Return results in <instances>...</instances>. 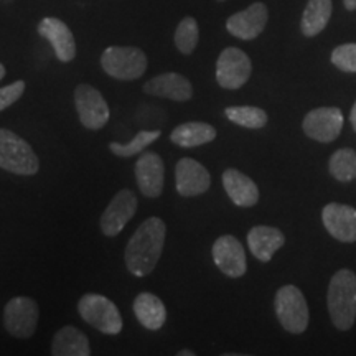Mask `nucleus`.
Returning a JSON list of instances; mask_svg holds the SVG:
<instances>
[{
    "mask_svg": "<svg viewBox=\"0 0 356 356\" xmlns=\"http://www.w3.org/2000/svg\"><path fill=\"white\" fill-rule=\"evenodd\" d=\"M167 226L157 216L147 218L132 234L126 248V266L136 277L149 275L157 266L165 244Z\"/></svg>",
    "mask_w": 356,
    "mask_h": 356,
    "instance_id": "nucleus-1",
    "label": "nucleus"
},
{
    "mask_svg": "<svg viewBox=\"0 0 356 356\" xmlns=\"http://www.w3.org/2000/svg\"><path fill=\"white\" fill-rule=\"evenodd\" d=\"M330 317L338 330H348L356 318V275L341 269L332 277L327 293Z\"/></svg>",
    "mask_w": 356,
    "mask_h": 356,
    "instance_id": "nucleus-2",
    "label": "nucleus"
},
{
    "mask_svg": "<svg viewBox=\"0 0 356 356\" xmlns=\"http://www.w3.org/2000/svg\"><path fill=\"white\" fill-rule=\"evenodd\" d=\"M0 168L15 175H35L40 160L25 139L8 129H0Z\"/></svg>",
    "mask_w": 356,
    "mask_h": 356,
    "instance_id": "nucleus-3",
    "label": "nucleus"
},
{
    "mask_svg": "<svg viewBox=\"0 0 356 356\" xmlns=\"http://www.w3.org/2000/svg\"><path fill=\"white\" fill-rule=\"evenodd\" d=\"M78 312L84 322L104 335H118L122 332V317L113 300L101 293H86L78 302Z\"/></svg>",
    "mask_w": 356,
    "mask_h": 356,
    "instance_id": "nucleus-4",
    "label": "nucleus"
},
{
    "mask_svg": "<svg viewBox=\"0 0 356 356\" xmlns=\"http://www.w3.org/2000/svg\"><path fill=\"white\" fill-rule=\"evenodd\" d=\"M101 66L109 76L134 81L145 73L147 56L136 47H109L101 55Z\"/></svg>",
    "mask_w": 356,
    "mask_h": 356,
    "instance_id": "nucleus-5",
    "label": "nucleus"
},
{
    "mask_svg": "<svg viewBox=\"0 0 356 356\" xmlns=\"http://www.w3.org/2000/svg\"><path fill=\"white\" fill-rule=\"evenodd\" d=\"M275 315L289 333H302L309 325V307L305 297L296 286H284L275 296Z\"/></svg>",
    "mask_w": 356,
    "mask_h": 356,
    "instance_id": "nucleus-6",
    "label": "nucleus"
},
{
    "mask_svg": "<svg viewBox=\"0 0 356 356\" xmlns=\"http://www.w3.org/2000/svg\"><path fill=\"white\" fill-rule=\"evenodd\" d=\"M74 106H76L79 121L91 131H99L111 118L108 102L96 88L89 84H79L74 89Z\"/></svg>",
    "mask_w": 356,
    "mask_h": 356,
    "instance_id": "nucleus-7",
    "label": "nucleus"
},
{
    "mask_svg": "<svg viewBox=\"0 0 356 356\" xmlns=\"http://www.w3.org/2000/svg\"><path fill=\"white\" fill-rule=\"evenodd\" d=\"M38 305L30 297H13L3 309V325L12 337L30 338L37 330Z\"/></svg>",
    "mask_w": 356,
    "mask_h": 356,
    "instance_id": "nucleus-8",
    "label": "nucleus"
},
{
    "mask_svg": "<svg viewBox=\"0 0 356 356\" xmlns=\"http://www.w3.org/2000/svg\"><path fill=\"white\" fill-rule=\"evenodd\" d=\"M251 71L246 53L234 47L225 48L216 61V81L225 89H238L248 83Z\"/></svg>",
    "mask_w": 356,
    "mask_h": 356,
    "instance_id": "nucleus-9",
    "label": "nucleus"
},
{
    "mask_svg": "<svg viewBox=\"0 0 356 356\" xmlns=\"http://www.w3.org/2000/svg\"><path fill=\"white\" fill-rule=\"evenodd\" d=\"M137 197L131 190H121L111 200L104 213L101 215V231L109 238H114L124 229L137 211Z\"/></svg>",
    "mask_w": 356,
    "mask_h": 356,
    "instance_id": "nucleus-10",
    "label": "nucleus"
},
{
    "mask_svg": "<svg viewBox=\"0 0 356 356\" xmlns=\"http://www.w3.org/2000/svg\"><path fill=\"white\" fill-rule=\"evenodd\" d=\"M213 259L218 269L228 277H241L246 274L248 262L243 244L234 236L225 234L213 244Z\"/></svg>",
    "mask_w": 356,
    "mask_h": 356,
    "instance_id": "nucleus-11",
    "label": "nucleus"
},
{
    "mask_svg": "<svg viewBox=\"0 0 356 356\" xmlns=\"http://www.w3.org/2000/svg\"><path fill=\"white\" fill-rule=\"evenodd\" d=\"M136 180L144 197H160L165 181V165L162 157L155 152L142 154L136 163Z\"/></svg>",
    "mask_w": 356,
    "mask_h": 356,
    "instance_id": "nucleus-12",
    "label": "nucleus"
},
{
    "mask_svg": "<svg viewBox=\"0 0 356 356\" xmlns=\"http://www.w3.org/2000/svg\"><path fill=\"white\" fill-rule=\"evenodd\" d=\"M343 127V115L337 108H318L310 111L304 119V131L310 139L332 142L340 136Z\"/></svg>",
    "mask_w": 356,
    "mask_h": 356,
    "instance_id": "nucleus-13",
    "label": "nucleus"
},
{
    "mask_svg": "<svg viewBox=\"0 0 356 356\" xmlns=\"http://www.w3.org/2000/svg\"><path fill=\"white\" fill-rule=\"evenodd\" d=\"M269 12L262 2H256L244 10L231 15L226 22V29L231 35L241 40H254L266 29Z\"/></svg>",
    "mask_w": 356,
    "mask_h": 356,
    "instance_id": "nucleus-14",
    "label": "nucleus"
},
{
    "mask_svg": "<svg viewBox=\"0 0 356 356\" xmlns=\"http://www.w3.org/2000/svg\"><path fill=\"white\" fill-rule=\"evenodd\" d=\"M177 191L181 197H197L210 188V172L193 159H180L175 167Z\"/></svg>",
    "mask_w": 356,
    "mask_h": 356,
    "instance_id": "nucleus-15",
    "label": "nucleus"
},
{
    "mask_svg": "<svg viewBox=\"0 0 356 356\" xmlns=\"http://www.w3.org/2000/svg\"><path fill=\"white\" fill-rule=\"evenodd\" d=\"M38 33L51 43L55 55L60 61L68 63L76 56V43L68 25L55 17H44L38 24Z\"/></svg>",
    "mask_w": 356,
    "mask_h": 356,
    "instance_id": "nucleus-16",
    "label": "nucleus"
},
{
    "mask_svg": "<svg viewBox=\"0 0 356 356\" xmlns=\"http://www.w3.org/2000/svg\"><path fill=\"white\" fill-rule=\"evenodd\" d=\"M322 220L333 238L343 243L356 241V210L340 203H330L323 208Z\"/></svg>",
    "mask_w": 356,
    "mask_h": 356,
    "instance_id": "nucleus-17",
    "label": "nucleus"
},
{
    "mask_svg": "<svg viewBox=\"0 0 356 356\" xmlns=\"http://www.w3.org/2000/svg\"><path fill=\"white\" fill-rule=\"evenodd\" d=\"M147 95L155 97H167L172 101H188L193 96L191 83L178 73H163L144 84Z\"/></svg>",
    "mask_w": 356,
    "mask_h": 356,
    "instance_id": "nucleus-18",
    "label": "nucleus"
},
{
    "mask_svg": "<svg viewBox=\"0 0 356 356\" xmlns=\"http://www.w3.org/2000/svg\"><path fill=\"white\" fill-rule=\"evenodd\" d=\"M222 186L231 198V202L238 207H254L259 200V188L254 181L243 172L236 168H228L222 173Z\"/></svg>",
    "mask_w": 356,
    "mask_h": 356,
    "instance_id": "nucleus-19",
    "label": "nucleus"
},
{
    "mask_svg": "<svg viewBox=\"0 0 356 356\" xmlns=\"http://www.w3.org/2000/svg\"><path fill=\"white\" fill-rule=\"evenodd\" d=\"M286 243V238L277 228H270V226H254L248 234V244L254 257L269 262Z\"/></svg>",
    "mask_w": 356,
    "mask_h": 356,
    "instance_id": "nucleus-20",
    "label": "nucleus"
},
{
    "mask_svg": "<svg viewBox=\"0 0 356 356\" xmlns=\"http://www.w3.org/2000/svg\"><path fill=\"white\" fill-rule=\"evenodd\" d=\"M134 314L147 330H159L167 320V309L157 296L150 292L139 293L134 300Z\"/></svg>",
    "mask_w": 356,
    "mask_h": 356,
    "instance_id": "nucleus-21",
    "label": "nucleus"
},
{
    "mask_svg": "<svg viewBox=\"0 0 356 356\" xmlns=\"http://www.w3.org/2000/svg\"><path fill=\"white\" fill-rule=\"evenodd\" d=\"M51 355L55 356H89L88 337L76 327H63L58 330L51 341Z\"/></svg>",
    "mask_w": 356,
    "mask_h": 356,
    "instance_id": "nucleus-22",
    "label": "nucleus"
},
{
    "mask_svg": "<svg viewBox=\"0 0 356 356\" xmlns=\"http://www.w3.org/2000/svg\"><path fill=\"white\" fill-rule=\"evenodd\" d=\"M216 129L204 122H185L173 129L170 140L178 147H198L215 140Z\"/></svg>",
    "mask_w": 356,
    "mask_h": 356,
    "instance_id": "nucleus-23",
    "label": "nucleus"
},
{
    "mask_svg": "<svg viewBox=\"0 0 356 356\" xmlns=\"http://www.w3.org/2000/svg\"><path fill=\"white\" fill-rule=\"evenodd\" d=\"M330 17L332 0H309L300 22L302 33L305 37H315L327 26Z\"/></svg>",
    "mask_w": 356,
    "mask_h": 356,
    "instance_id": "nucleus-24",
    "label": "nucleus"
},
{
    "mask_svg": "<svg viewBox=\"0 0 356 356\" xmlns=\"http://www.w3.org/2000/svg\"><path fill=\"white\" fill-rule=\"evenodd\" d=\"M226 118L238 126L249 129H261L267 124V114L254 106H231L225 111Z\"/></svg>",
    "mask_w": 356,
    "mask_h": 356,
    "instance_id": "nucleus-25",
    "label": "nucleus"
},
{
    "mask_svg": "<svg viewBox=\"0 0 356 356\" xmlns=\"http://www.w3.org/2000/svg\"><path fill=\"white\" fill-rule=\"evenodd\" d=\"M160 136H162V132L160 131H140L131 142H127V144L124 145L118 144V142H111L109 149L111 152L118 155V157L129 159V157H134V155H139L140 152H144L147 147L152 144V142L157 140Z\"/></svg>",
    "mask_w": 356,
    "mask_h": 356,
    "instance_id": "nucleus-26",
    "label": "nucleus"
},
{
    "mask_svg": "<svg viewBox=\"0 0 356 356\" xmlns=\"http://www.w3.org/2000/svg\"><path fill=\"white\" fill-rule=\"evenodd\" d=\"M330 173L337 180L350 181L356 178V152L353 149H341L332 155Z\"/></svg>",
    "mask_w": 356,
    "mask_h": 356,
    "instance_id": "nucleus-27",
    "label": "nucleus"
},
{
    "mask_svg": "<svg viewBox=\"0 0 356 356\" xmlns=\"http://www.w3.org/2000/svg\"><path fill=\"white\" fill-rule=\"evenodd\" d=\"M200 30L193 17H185L175 30V47L184 55H191L198 44Z\"/></svg>",
    "mask_w": 356,
    "mask_h": 356,
    "instance_id": "nucleus-28",
    "label": "nucleus"
},
{
    "mask_svg": "<svg viewBox=\"0 0 356 356\" xmlns=\"http://www.w3.org/2000/svg\"><path fill=\"white\" fill-rule=\"evenodd\" d=\"M332 63L341 71L356 73V43H346L337 47L332 53Z\"/></svg>",
    "mask_w": 356,
    "mask_h": 356,
    "instance_id": "nucleus-29",
    "label": "nucleus"
},
{
    "mask_svg": "<svg viewBox=\"0 0 356 356\" xmlns=\"http://www.w3.org/2000/svg\"><path fill=\"white\" fill-rule=\"evenodd\" d=\"M25 91V83L24 81H15L8 86L0 88V113L10 108L13 102H17L24 95Z\"/></svg>",
    "mask_w": 356,
    "mask_h": 356,
    "instance_id": "nucleus-30",
    "label": "nucleus"
},
{
    "mask_svg": "<svg viewBox=\"0 0 356 356\" xmlns=\"http://www.w3.org/2000/svg\"><path fill=\"white\" fill-rule=\"evenodd\" d=\"M350 121H351V126H353L355 132H356V102H355L353 109H351V113H350Z\"/></svg>",
    "mask_w": 356,
    "mask_h": 356,
    "instance_id": "nucleus-31",
    "label": "nucleus"
},
{
    "mask_svg": "<svg viewBox=\"0 0 356 356\" xmlns=\"http://www.w3.org/2000/svg\"><path fill=\"white\" fill-rule=\"evenodd\" d=\"M343 3L348 10H356V0H343Z\"/></svg>",
    "mask_w": 356,
    "mask_h": 356,
    "instance_id": "nucleus-32",
    "label": "nucleus"
},
{
    "mask_svg": "<svg viewBox=\"0 0 356 356\" xmlns=\"http://www.w3.org/2000/svg\"><path fill=\"white\" fill-rule=\"evenodd\" d=\"M178 356H195V353L190 350H180L178 351Z\"/></svg>",
    "mask_w": 356,
    "mask_h": 356,
    "instance_id": "nucleus-33",
    "label": "nucleus"
},
{
    "mask_svg": "<svg viewBox=\"0 0 356 356\" xmlns=\"http://www.w3.org/2000/svg\"><path fill=\"white\" fill-rule=\"evenodd\" d=\"M6 66H3L2 63H0V79H3V76H6Z\"/></svg>",
    "mask_w": 356,
    "mask_h": 356,
    "instance_id": "nucleus-34",
    "label": "nucleus"
}]
</instances>
